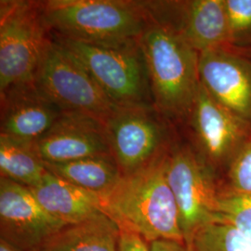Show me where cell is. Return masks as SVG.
Wrapping results in <instances>:
<instances>
[{"label": "cell", "mask_w": 251, "mask_h": 251, "mask_svg": "<svg viewBox=\"0 0 251 251\" xmlns=\"http://www.w3.org/2000/svg\"><path fill=\"white\" fill-rule=\"evenodd\" d=\"M187 119L194 149L220 180L233 156L251 138V124L218 102L201 83Z\"/></svg>", "instance_id": "cell-8"}, {"label": "cell", "mask_w": 251, "mask_h": 251, "mask_svg": "<svg viewBox=\"0 0 251 251\" xmlns=\"http://www.w3.org/2000/svg\"><path fill=\"white\" fill-rule=\"evenodd\" d=\"M189 248L194 251H251V240L230 225L213 223L196 233Z\"/></svg>", "instance_id": "cell-19"}, {"label": "cell", "mask_w": 251, "mask_h": 251, "mask_svg": "<svg viewBox=\"0 0 251 251\" xmlns=\"http://www.w3.org/2000/svg\"><path fill=\"white\" fill-rule=\"evenodd\" d=\"M118 251H151L149 243L141 235L120 230Z\"/></svg>", "instance_id": "cell-23"}, {"label": "cell", "mask_w": 251, "mask_h": 251, "mask_svg": "<svg viewBox=\"0 0 251 251\" xmlns=\"http://www.w3.org/2000/svg\"><path fill=\"white\" fill-rule=\"evenodd\" d=\"M31 145L0 135V178L32 187L47 173Z\"/></svg>", "instance_id": "cell-18"}, {"label": "cell", "mask_w": 251, "mask_h": 251, "mask_svg": "<svg viewBox=\"0 0 251 251\" xmlns=\"http://www.w3.org/2000/svg\"><path fill=\"white\" fill-rule=\"evenodd\" d=\"M169 148L144 167L122 175L100 197L101 211L120 230L137 233L148 243H184L179 209L166 174Z\"/></svg>", "instance_id": "cell-2"}, {"label": "cell", "mask_w": 251, "mask_h": 251, "mask_svg": "<svg viewBox=\"0 0 251 251\" xmlns=\"http://www.w3.org/2000/svg\"><path fill=\"white\" fill-rule=\"evenodd\" d=\"M34 83L63 114L91 117L104 123L117 107L80 63L54 39Z\"/></svg>", "instance_id": "cell-7"}, {"label": "cell", "mask_w": 251, "mask_h": 251, "mask_svg": "<svg viewBox=\"0 0 251 251\" xmlns=\"http://www.w3.org/2000/svg\"><path fill=\"white\" fill-rule=\"evenodd\" d=\"M199 79L222 105L251 125V60L234 48L199 54Z\"/></svg>", "instance_id": "cell-11"}, {"label": "cell", "mask_w": 251, "mask_h": 251, "mask_svg": "<svg viewBox=\"0 0 251 251\" xmlns=\"http://www.w3.org/2000/svg\"><path fill=\"white\" fill-rule=\"evenodd\" d=\"M0 135L24 144L40 139L63 116V112L33 84L14 87L0 93Z\"/></svg>", "instance_id": "cell-13"}, {"label": "cell", "mask_w": 251, "mask_h": 251, "mask_svg": "<svg viewBox=\"0 0 251 251\" xmlns=\"http://www.w3.org/2000/svg\"><path fill=\"white\" fill-rule=\"evenodd\" d=\"M0 251H20L19 249H17L16 247L10 245L9 243L3 240V239H0Z\"/></svg>", "instance_id": "cell-25"}, {"label": "cell", "mask_w": 251, "mask_h": 251, "mask_svg": "<svg viewBox=\"0 0 251 251\" xmlns=\"http://www.w3.org/2000/svg\"><path fill=\"white\" fill-rule=\"evenodd\" d=\"M236 50H238V49H236ZM238 50L251 60V49H249V50Z\"/></svg>", "instance_id": "cell-26"}, {"label": "cell", "mask_w": 251, "mask_h": 251, "mask_svg": "<svg viewBox=\"0 0 251 251\" xmlns=\"http://www.w3.org/2000/svg\"><path fill=\"white\" fill-rule=\"evenodd\" d=\"M52 35L40 1H0V93L33 84Z\"/></svg>", "instance_id": "cell-4"}, {"label": "cell", "mask_w": 251, "mask_h": 251, "mask_svg": "<svg viewBox=\"0 0 251 251\" xmlns=\"http://www.w3.org/2000/svg\"><path fill=\"white\" fill-rule=\"evenodd\" d=\"M166 174L174 195L184 243L206 225L216 222L219 179L193 146L171 144L166 158Z\"/></svg>", "instance_id": "cell-6"}, {"label": "cell", "mask_w": 251, "mask_h": 251, "mask_svg": "<svg viewBox=\"0 0 251 251\" xmlns=\"http://www.w3.org/2000/svg\"><path fill=\"white\" fill-rule=\"evenodd\" d=\"M63 225L39 204L31 190L0 178V239L22 251H40Z\"/></svg>", "instance_id": "cell-10"}, {"label": "cell", "mask_w": 251, "mask_h": 251, "mask_svg": "<svg viewBox=\"0 0 251 251\" xmlns=\"http://www.w3.org/2000/svg\"><path fill=\"white\" fill-rule=\"evenodd\" d=\"M28 188L46 211L63 226L80 223L101 211L98 195L49 171L36 185Z\"/></svg>", "instance_id": "cell-15"}, {"label": "cell", "mask_w": 251, "mask_h": 251, "mask_svg": "<svg viewBox=\"0 0 251 251\" xmlns=\"http://www.w3.org/2000/svg\"><path fill=\"white\" fill-rule=\"evenodd\" d=\"M30 145L44 163L113 156L103 123L75 115L63 114L44 136Z\"/></svg>", "instance_id": "cell-12"}, {"label": "cell", "mask_w": 251, "mask_h": 251, "mask_svg": "<svg viewBox=\"0 0 251 251\" xmlns=\"http://www.w3.org/2000/svg\"><path fill=\"white\" fill-rule=\"evenodd\" d=\"M223 191L251 194V137L233 156L219 180Z\"/></svg>", "instance_id": "cell-21"}, {"label": "cell", "mask_w": 251, "mask_h": 251, "mask_svg": "<svg viewBox=\"0 0 251 251\" xmlns=\"http://www.w3.org/2000/svg\"><path fill=\"white\" fill-rule=\"evenodd\" d=\"M148 21L140 47L149 78L152 104L165 117L188 118L200 84L199 53L159 3L145 2Z\"/></svg>", "instance_id": "cell-1"}, {"label": "cell", "mask_w": 251, "mask_h": 251, "mask_svg": "<svg viewBox=\"0 0 251 251\" xmlns=\"http://www.w3.org/2000/svg\"><path fill=\"white\" fill-rule=\"evenodd\" d=\"M120 229L102 211L66 225L45 243L40 251H118Z\"/></svg>", "instance_id": "cell-16"}, {"label": "cell", "mask_w": 251, "mask_h": 251, "mask_svg": "<svg viewBox=\"0 0 251 251\" xmlns=\"http://www.w3.org/2000/svg\"><path fill=\"white\" fill-rule=\"evenodd\" d=\"M40 6L52 36L95 45L137 44L148 21L145 2L49 0Z\"/></svg>", "instance_id": "cell-3"}, {"label": "cell", "mask_w": 251, "mask_h": 251, "mask_svg": "<svg viewBox=\"0 0 251 251\" xmlns=\"http://www.w3.org/2000/svg\"><path fill=\"white\" fill-rule=\"evenodd\" d=\"M52 37L80 63L115 105H152L140 43L112 47Z\"/></svg>", "instance_id": "cell-5"}, {"label": "cell", "mask_w": 251, "mask_h": 251, "mask_svg": "<svg viewBox=\"0 0 251 251\" xmlns=\"http://www.w3.org/2000/svg\"><path fill=\"white\" fill-rule=\"evenodd\" d=\"M225 5L231 47L238 50L251 49V0H225Z\"/></svg>", "instance_id": "cell-22"}, {"label": "cell", "mask_w": 251, "mask_h": 251, "mask_svg": "<svg viewBox=\"0 0 251 251\" xmlns=\"http://www.w3.org/2000/svg\"><path fill=\"white\" fill-rule=\"evenodd\" d=\"M176 11L172 14L176 20H172L198 53L231 47L225 0L177 2Z\"/></svg>", "instance_id": "cell-14"}, {"label": "cell", "mask_w": 251, "mask_h": 251, "mask_svg": "<svg viewBox=\"0 0 251 251\" xmlns=\"http://www.w3.org/2000/svg\"><path fill=\"white\" fill-rule=\"evenodd\" d=\"M152 105L117 106L103 125L111 152L122 175L152 161L171 144Z\"/></svg>", "instance_id": "cell-9"}, {"label": "cell", "mask_w": 251, "mask_h": 251, "mask_svg": "<svg viewBox=\"0 0 251 251\" xmlns=\"http://www.w3.org/2000/svg\"><path fill=\"white\" fill-rule=\"evenodd\" d=\"M44 164L50 173L99 197L113 188L122 176L112 155L89 157L66 163Z\"/></svg>", "instance_id": "cell-17"}, {"label": "cell", "mask_w": 251, "mask_h": 251, "mask_svg": "<svg viewBox=\"0 0 251 251\" xmlns=\"http://www.w3.org/2000/svg\"><path fill=\"white\" fill-rule=\"evenodd\" d=\"M151 251H194L185 243L171 240H158L149 243Z\"/></svg>", "instance_id": "cell-24"}, {"label": "cell", "mask_w": 251, "mask_h": 251, "mask_svg": "<svg viewBox=\"0 0 251 251\" xmlns=\"http://www.w3.org/2000/svg\"><path fill=\"white\" fill-rule=\"evenodd\" d=\"M215 223L230 225L251 240V194L219 189Z\"/></svg>", "instance_id": "cell-20"}]
</instances>
